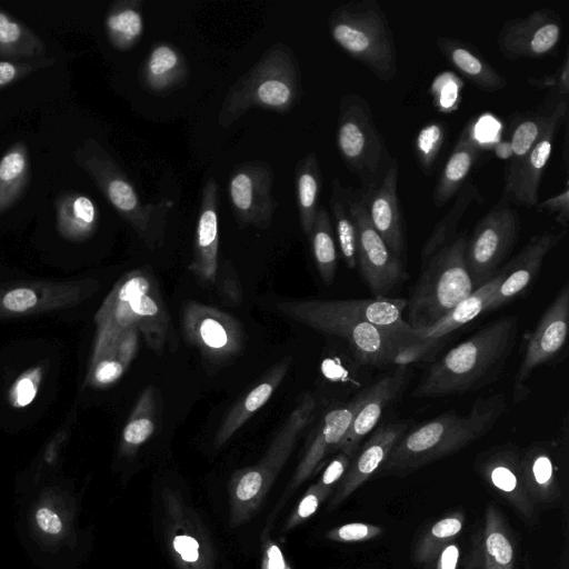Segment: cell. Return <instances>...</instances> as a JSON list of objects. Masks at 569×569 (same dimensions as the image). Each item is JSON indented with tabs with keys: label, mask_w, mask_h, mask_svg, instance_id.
<instances>
[{
	"label": "cell",
	"mask_w": 569,
	"mask_h": 569,
	"mask_svg": "<svg viewBox=\"0 0 569 569\" xmlns=\"http://www.w3.org/2000/svg\"><path fill=\"white\" fill-rule=\"evenodd\" d=\"M94 323L90 363L112 349L130 330H137L157 356L173 352L179 345L158 281L147 267L128 271L116 282L96 312Z\"/></svg>",
	"instance_id": "cell-1"
},
{
	"label": "cell",
	"mask_w": 569,
	"mask_h": 569,
	"mask_svg": "<svg viewBox=\"0 0 569 569\" xmlns=\"http://www.w3.org/2000/svg\"><path fill=\"white\" fill-rule=\"evenodd\" d=\"M519 333L517 316L500 317L447 351L413 388L416 399L473 392L499 380Z\"/></svg>",
	"instance_id": "cell-2"
},
{
	"label": "cell",
	"mask_w": 569,
	"mask_h": 569,
	"mask_svg": "<svg viewBox=\"0 0 569 569\" xmlns=\"http://www.w3.org/2000/svg\"><path fill=\"white\" fill-rule=\"evenodd\" d=\"M508 409L502 393L478 397L465 416L446 411L409 429L380 467L387 475H406L456 453L486 436Z\"/></svg>",
	"instance_id": "cell-3"
},
{
	"label": "cell",
	"mask_w": 569,
	"mask_h": 569,
	"mask_svg": "<svg viewBox=\"0 0 569 569\" xmlns=\"http://www.w3.org/2000/svg\"><path fill=\"white\" fill-rule=\"evenodd\" d=\"M301 97V77L293 50L271 46L229 89L218 112V124L229 128L251 109L286 113Z\"/></svg>",
	"instance_id": "cell-4"
},
{
	"label": "cell",
	"mask_w": 569,
	"mask_h": 569,
	"mask_svg": "<svg viewBox=\"0 0 569 569\" xmlns=\"http://www.w3.org/2000/svg\"><path fill=\"white\" fill-rule=\"evenodd\" d=\"M74 160L93 180L117 213L150 249L164 237L167 216L173 207L169 199L143 203L114 158L93 138L86 139L73 152Z\"/></svg>",
	"instance_id": "cell-5"
},
{
	"label": "cell",
	"mask_w": 569,
	"mask_h": 569,
	"mask_svg": "<svg viewBox=\"0 0 569 569\" xmlns=\"http://www.w3.org/2000/svg\"><path fill=\"white\" fill-rule=\"evenodd\" d=\"M467 238L466 231L458 233L421 264L406 307L415 333L433 326L473 291L465 260Z\"/></svg>",
	"instance_id": "cell-6"
},
{
	"label": "cell",
	"mask_w": 569,
	"mask_h": 569,
	"mask_svg": "<svg viewBox=\"0 0 569 569\" xmlns=\"http://www.w3.org/2000/svg\"><path fill=\"white\" fill-rule=\"evenodd\" d=\"M328 29L337 46L379 80L395 79L398 71L395 38L376 0H353L335 8L328 18Z\"/></svg>",
	"instance_id": "cell-7"
},
{
	"label": "cell",
	"mask_w": 569,
	"mask_h": 569,
	"mask_svg": "<svg viewBox=\"0 0 569 569\" xmlns=\"http://www.w3.org/2000/svg\"><path fill=\"white\" fill-rule=\"evenodd\" d=\"M336 143L345 166L359 179V189L367 196L382 181L392 158L368 100L359 93H346L339 101Z\"/></svg>",
	"instance_id": "cell-8"
},
{
	"label": "cell",
	"mask_w": 569,
	"mask_h": 569,
	"mask_svg": "<svg viewBox=\"0 0 569 569\" xmlns=\"http://www.w3.org/2000/svg\"><path fill=\"white\" fill-rule=\"evenodd\" d=\"M274 309L305 327L343 339L360 363L377 368L390 366L397 342L402 337L415 333H400L368 322L328 316L306 307L301 299L278 300Z\"/></svg>",
	"instance_id": "cell-9"
},
{
	"label": "cell",
	"mask_w": 569,
	"mask_h": 569,
	"mask_svg": "<svg viewBox=\"0 0 569 569\" xmlns=\"http://www.w3.org/2000/svg\"><path fill=\"white\" fill-rule=\"evenodd\" d=\"M520 230L517 209L501 199L476 223L467 238L465 251L473 290L501 269L519 239Z\"/></svg>",
	"instance_id": "cell-10"
},
{
	"label": "cell",
	"mask_w": 569,
	"mask_h": 569,
	"mask_svg": "<svg viewBox=\"0 0 569 569\" xmlns=\"http://www.w3.org/2000/svg\"><path fill=\"white\" fill-rule=\"evenodd\" d=\"M181 329L187 342L212 366H226L243 350L240 322L213 306L188 300L181 308Z\"/></svg>",
	"instance_id": "cell-11"
},
{
	"label": "cell",
	"mask_w": 569,
	"mask_h": 569,
	"mask_svg": "<svg viewBox=\"0 0 569 569\" xmlns=\"http://www.w3.org/2000/svg\"><path fill=\"white\" fill-rule=\"evenodd\" d=\"M568 329L569 287L565 283L528 337L512 383L511 396L515 403H520L530 395L528 382L536 369L551 365L565 351Z\"/></svg>",
	"instance_id": "cell-12"
},
{
	"label": "cell",
	"mask_w": 569,
	"mask_h": 569,
	"mask_svg": "<svg viewBox=\"0 0 569 569\" xmlns=\"http://www.w3.org/2000/svg\"><path fill=\"white\" fill-rule=\"evenodd\" d=\"M350 208L357 228V267L373 298H385L406 280L405 263L372 226L360 189L350 188Z\"/></svg>",
	"instance_id": "cell-13"
},
{
	"label": "cell",
	"mask_w": 569,
	"mask_h": 569,
	"mask_svg": "<svg viewBox=\"0 0 569 569\" xmlns=\"http://www.w3.org/2000/svg\"><path fill=\"white\" fill-rule=\"evenodd\" d=\"M100 288L91 278L62 281H19L0 286V319L73 308Z\"/></svg>",
	"instance_id": "cell-14"
},
{
	"label": "cell",
	"mask_w": 569,
	"mask_h": 569,
	"mask_svg": "<svg viewBox=\"0 0 569 569\" xmlns=\"http://www.w3.org/2000/svg\"><path fill=\"white\" fill-rule=\"evenodd\" d=\"M563 34L561 16L552 8H539L520 18L506 20L497 34V47L509 61L556 56Z\"/></svg>",
	"instance_id": "cell-15"
},
{
	"label": "cell",
	"mask_w": 569,
	"mask_h": 569,
	"mask_svg": "<svg viewBox=\"0 0 569 569\" xmlns=\"http://www.w3.org/2000/svg\"><path fill=\"white\" fill-rule=\"evenodd\" d=\"M274 174L262 160L237 166L229 178L228 192L234 219L240 228L268 229L278 207L272 196Z\"/></svg>",
	"instance_id": "cell-16"
},
{
	"label": "cell",
	"mask_w": 569,
	"mask_h": 569,
	"mask_svg": "<svg viewBox=\"0 0 569 569\" xmlns=\"http://www.w3.org/2000/svg\"><path fill=\"white\" fill-rule=\"evenodd\" d=\"M568 101L562 99L555 106V116L547 130L520 159L508 161L505 168V183L500 199L509 204L526 208L539 202V186L552 153L557 132L567 118Z\"/></svg>",
	"instance_id": "cell-17"
},
{
	"label": "cell",
	"mask_w": 569,
	"mask_h": 569,
	"mask_svg": "<svg viewBox=\"0 0 569 569\" xmlns=\"http://www.w3.org/2000/svg\"><path fill=\"white\" fill-rule=\"evenodd\" d=\"M565 236V230H546L532 236L516 257L502 266L503 278L485 312L497 310L529 291L539 276L546 257Z\"/></svg>",
	"instance_id": "cell-18"
},
{
	"label": "cell",
	"mask_w": 569,
	"mask_h": 569,
	"mask_svg": "<svg viewBox=\"0 0 569 569\" xmlns=\"http://www.w3.org/2000/svg\"><path fill=\"white\" fill-rule=\"evenodd\" d=\"M410 376L408 367L398 366L368 386L366 399L337 449L353 458L365 438L376 428L386 408L405 391Z\"/></svg>",
	"instance_id": "cell-19"
},
{
	"label": "cell",
	"mask_w": 569,
	"mask_h": 569,
	"mask_svg": "<svg viewBox=\"0 0 569 569\" xmlns=\"http://www.w3.org/2000/svg\"><path fill=\"white\" fill-rule=\"evenodd\" d=\"M399 163H391L377 188L363 196L372 226L391 253L406 261L407 240L401 203L398 196Z\"/></svg>",
	"instance_id": "cell-20"
},
{
	"label": "cell",
	"mask_w": 569,
	"mask_h": 569,
	"mask_svg": "<svg viewBox=\"0 0 569 569\" xmlns=\"http://www.w3.org/2000/svg\"><path fill=\"white\" fill-rule=\"evenodd\" d=\"M521 452L511 442L490 448L480 455V475L526 518L535 516V505L526 488L520 463Z\"/></svg>",
	"instance_id": "cell-21"
},
{
	"label": "cell",
	"mask_w": 569,
	"mask_h": 569,
	"mask_svg": "<svg viewBox=\"0 0 569 569\" xmlns=\"http://www.w3.org/2000/svg\"><path fill=\"white\" fill-rule=\"evenodd\" d=\"M219 187L209 177L201 190V200L196 227L193 259L189 269L206 284H216L219 267Z\"/></svg>",
	"instance_id": "cell-22"
},
{
	"label": "cell",
	"mask_w": 569,
	"mask_h": 569,
	"mask_svg": "<svg viewBox=\"0 0 569 569\" xmlns=\"http://www.w3.org/2000/svg\"><path fill=\"white\" fill-rule=\"evenodd\" d=\"M515 550L507 523L493 505H488L483 523L472 536L465 569H513Z\"/></svg>",
	"instance_id": "cell-23"
},
{
	"label": "cell",
	"mask_w": 569,
	"mask_h": 569,
	"mask_svg": "<svg viewBox=\"0 0 569 569\" xmlns=\"http://www.w3.org/2000/svg\"><path fill=\"white\" fill-rule=\"evenodd\" d=\"M411 420L401 419L385 423L368 437L358 449L343 479L339 500L347 498L363 485L387 459L398 440L410 429Z\"/></svg>",
	"instance_id": "cell-24"
},
{
	"label": "cell",
	"mask_w": 569,
	"mask_h": 569,
	"mask_svg": "<svg viewBox=\"0 0 569 569\" xmlns=\"http://www.w3.org/2000/svg\"><path fill=\"white\" fill-rule=\"evenodd\" d=\"M292 363V357L286 356L277 361L227 412L214 438L216 446L227 442L259 409L282 383Z\"/></svg>",
	"instance_id": "cell-25"
},
{
	"label": "cell",
	"mask_w": 569,
	"mask_h": 569,
	"mask_svg": "<svg viewBox=\"0 0 569 569\" xmlns=\"http://www.w3.org/2000/svg\"><path fill=\"white\" fill-rule=\"evenodd\" d=\"M436 44L456 71L478 89L497 92L508 86L507 79L472 43L450 37H438Z\"/></svg>",
	"instance_id": "cell-26"
},
{
	"label": "cell",
	"mask_w": 569,
	"mask_h": 569,
	"mask_svg": "<svg viewBox=\"0 0 569 569\" xmlns=\"http://www.w3.org/2000/svg\"><path fill=\"white\" fill-rule=\"evenodd\" d=\"M482 153L483 148L473 133V126L468 124L459 136L435 186L433 207H442L457 194Z\"/></svg>",
	"instance_id": "cell-27"
},
{
	"label": "cell",
	"mask_w": 569,
	"mask_h": 569,
	"mask_svg": "<svg viewBox=\"0 0 569 569\" xmlns=\"http://www.w3.org/2000/svg\"><path fill=\"white\" fill-rule=\"evenodd\" d=\"M189 68L183 53L164 41L153 43L140 71L144 90L153 94H167L182 87Z\"/></svg>",
	"instance_id": "cell-28"
},
{
	"label": "cell",
	"mask_w": 569,
	"mask_h": 569,
	"mask_svg": "<svg viewBox=\"0 0 569 569\" xmlns=\"http://www.w3.org/2000/svg\"><path fill=\"white\" fill-rule=\"evenodd\" d=\"M367 395V387L351 400L330 408L320 419L312 433L310 446L302 462V472L310 470L339 442L349 429L355 416L361 408Z\"/></svg>",
	"instance_id": "cell-29"
},
{
	"label": "cell",
	"mask_w": 569,
	"mask_h": 569,
	"mask_svg": "<svg viewBox=\"0 0 569 569\" xmlns=\"http://www.w3.org/2000/svg\"><path fill=\"white\" fill-rule=\"evenodd\" d=\"M555 447L553 441H533L520 457L526 488L539 501L549 502L559 493Z\"/></svg>",
	"instance_id": "cell-30"
},
{
	"label": "cell",
	"mask_w": 569,
	"mask_h": 569,
	"mask_svg": "<svg viewBox=\"0 0 569 569\" xmlns=\"http://www.w3.org/2000/svg\"><path fill=\"white\" fill-rule=\"evenodd\" d=\"M57 230L68 241L82 242L97 230L99 212L94 202L77 191H62L54 201Z\"/></svg>",
	"instance_id": "cell-31"
},
{
	"label": "cell",
	"mask_w": 569,
	"mask_h": 569,
	"mask_svg": "<svg viewBox=\"0 0 569 569\" xmlns=\"http://www.w3.org/2000/svg\"><path fill=\"white\" fill-rule=\"evenodd\" d=\"M502 278L503 270L501 267L497 274L479 288L475 289L433 326L426 330L416 332V335L420 337L441 338L449 336L458 328L467 325L486 311V308L493 298Z\"/></svg>",
	"instance_id": "cell-32"
},
{
	"label": "cell",
	"mask_w": 569,
	"mask_h": 569,
	"mask_svg": "<svg viewBox=\"0 0 569 569\" xmlns=\"http://www.w3.org/2000/svg\"><path fill=\"white\" fill-rule=\"evenodd\" d=\"M453 198V203L435 226L421 249V264L457 236V228L468 209L485 200L481 190L472 180L466 181Z\"/></svg>",
	"instance_id": "cell-33"
},
{
	"label": "cell",
	"mask_w": 569,
	"mask_h": 569,
	"mask_svg": "<svg viewBox=\"0 0 569 569\" xmlns=\"http://www.w3.org/2000/svg\"><path fill=\"white\" fill-rule=\"evenodd\" d=\"M30 179L28 146L16 141L0 158V216L22 197Z\"/></svg>",
	"instance_id": "cell-34"
},
{
	"label": "cell",
	"mask_w": 569,
	"mask_h": 569,
	"mask_svg": "<svg viewBox=\"0 0 569 569\" xmlns=\"http://www.w3.org/2000/svg\"><path fill=\"white\" fill-rule=\"evenodd\" d=\"M142 3L141 0H119L108 8L104 27L116 49L129 50L141 38L144 28Z\"/></svg>",
	"instance_id": "cell-35"
},
{
	"label": "cell",
	"mask_w": 569,
	"mask_h": 569,
	"mask_svg": "<svg viewBox=\"0 0 569 569\" xmlns=\"http://www.w3.org/2000/svg\"><path fill=\"white\" fill-rule=\"evenodd\" d=\"M46 44L27 24L0 7L1 60H27L43 57Z\"/></svg>",
	"instance_id": "cell-36"
},
{
	"label": "cell",
	"mask_w": 569,
	"mask_h": 569,
	"mask_svg": "<svg viewBox=\"0 0 569 569\" xmlns=\"http://www.w3.org/2000/svg\"><path fill=\"white\" fill-rule=\"evenodd\" d=\"M335 221L338 247L348 269L357 268V228L350 208V188L345 187L338 178L331 183L329 200Z\"/></svg>",
	"instance_id": "cell-37"
},
{
	"label": "cell",
	"mask_w": 569,
	"mask_h": 569,
	"mask_svg": "<svg viewBox=\"0 0 569 569\" xmlns=\"http://www.w3.org/2000/svg\"><path fill=\"white\" fill-rule=\"evenodd\" d=\"M321 190V172L317 154L308 152L296 168V191L299 222L308 237L318 211V199Z\"/></svg>",
	"instance_id": "cell-38"
},
{
	"label": "cell",
	"mask_w": 569,
	"mask_h": 569,
	"mask_svg": "<svg viewBox=\"0 0 569 569\" xmlns=\"http://www.w3.org/2000/svg\"><path fill=\"white\" fill-rule=\"evenodd\" d=\"M308 238L320 279L326 286H330L336 277L338 252L331 219L325 207L318 208Z\"/></svg>",
	"instance_id": "cell-39"
},
{
	"label": "cell",
	"mask_w": 569,
	"mask_h": 569,
	"mask_svg": "<svg viewBox=\"0 0 569 569\" xmlns=\"http://www.w3.org/2000/svg\"><path fill=\"white\" fill-rule=\"evenodd\" d=\"M156 388L146 387L140 393L122 430V440L128 447L146 442L156 429Z\"/></svg>",
	"instance_id": "cell-40"
},
{
	"label": "cell",
	"mask_w": 569,
	"mask_h": 569,
	"mask_svg": "<svg viewBox=\"0 0 569 569\" xmlns=\"http://www.w3.org/2000/svg\"><path fill=\"white\" fill-rule=\"evenodd\" d=\"M462 512H453L435 522L418 540L415 559L418 563L429 565L463 527Z\"/></svg>",
	"instance_id": "cell-41"
},
{
	"label": "cell",
	"mask_w": 569,
	"mask_h": 569,
	"mask_svg": "<svg viewBox=\"0 0 569 569\" xmlns=\"http://www.w3.org/2000/svg\"><path fill=\"white\" fill-rule=\"evenodd\" d=\"M553 116L555 107L550 111H533L521 116L510 133L512 156L508 161L523 157L547 130Z\"/></svg>",
	"instance_id": "cell-42"
},
{
	"label": "cell",
	"mask_w": 569,
	"mask_h": 569,
	"mask_svg": "<svg viewBox=\"0 0 569 569\" xmlns=\"http://www.w3.org/2000/svg\"><path fill=\"white\" fill-rule=\"evenodd\" d=\"M446 138L447 126L441 121H430L417 132L413 141L415 156L426 176L433 172Z\"/></svg>",
	"instance_id": "cell-43"
},
{
	"label": "cell",
	"mask_w": 569,
	"mask_h": 569,
	"mask_svg": "<svg viewBox=\"0 0 569 569\" xmlns=\"http://www.w3.org/2000/svg\"><path fill=\"white\" fill-rule=\"evenodd\" d=\"M447 342V336L441 338L420 337L410 333L402 337L396 345L390 366L408 367L415 362L430 360Z\"/></svg>",
	"instance_id": "cell-44"
},
{
	"label": "cell",
	"mask_w": 569,
	"mask_h": 569,
	"mask_svg": "<svg viewBox=\"0 0 569 569\" xmlns=\"http://www.w3.org/2000/svg\"><path fill=\"white\" fill-rule=\"evenodd\" d=\"M128 367L117 350L111 349L90 363L87 381L94 388L108 387L118 381Z\"/></svg>",
	"instance_id": "cell-45"
},
{
	"label": "cell",
	"mask_w": 569,
	"mask_h": 569,
	"mask_svg": "<svg viewBox=\"0 0 569 569\" xmlns=\"http://www.w3.org/2000/svg\"><path fill=\"white\" fill-rule=\"evenodd\" d=\"M461 80L451 72H442L433 79L431 93L436 108L441 112L456 110L461 101Z\"/></svg>",
	"instance_id": "cell-46"
},
{
	"label": "cell",
	"mask_w": 569,
	"mask_h": 569,
	"mask_svg": "<svg viewBox=\"0 0 569 569\" xmlns=\"http://www.w3.org/2000/svg\"><path fill=\"white\" fill-rule=\"evenodd\" d=\"M54 63L56 59L44 56L19 61L0 59V90L21 81L34 71L49 68Z\"/></svg>",
	"instance_id": "cell-47"
},
{
	"label": "cell",
	"mask_w": 569,
	"mask_h": 569,
	"mask_svg": "<svg viewBox=\"0 0 569 569\" xmlns=\"http://www.w3.org/2000/svg\"><path fill=\"white\" fill-rule=\"evenodd\" d=\"M42 377V369L34 367L24 371L12 385L9 399L14 407L30 405L37 396L39 383Z\"/></svg>",
	"instance_id": "cell-48"
},
{
	"label": "cell",
	"mask_w": 569,
	"mask_h": 569,
	"mask_svg": "<svg viewBox=\"0 0 569 569\" xmlns=\"http://www.w3.org/2000/svg\"><path fill=\"white\" fill-rule=\"evenodd\" d=\"M527 82L539 89H549L556 91L563 99H567L569 94V57L568 53L558 69L550 74L542 77H528Z\"/></svg>",
	"instance_id": "cell-49"
},
{
	"label": "cell",
	"mask_w": 569,
	"mask_h": 569,
	"mask_svg": "<svg viewBox=\"0 0 569 569\" xmlns=\"http://www.w3.org/2000/svg\"><path fill=\"white\" fill-rule=\"evenodd\" d=\"M223 298L234 305L242 300V291L238 274L230 261L219 262L216 284Z\"/></svg>",
	"instance_id": "cell-50"
},
{
	"label": "cell",
	"mask_w": 569,
	"mask_h": 569,
	"mask_svg": "<svg viewBox=\"0 0 569 569\" xmlns=\"http://www.w3.org/2000/svg\"><path fill=\"white\" fill-rule=\"evenodd\" d=\"M535 208L537 212H547L548 214L553 216L555 220L560 226L567 228L569 221L568 182L566 181L563 189L559 193L538 202Z\"/></svg>",
	"instance_id": "cell-51"
},
{
	"label": "cell",
	"mask_w": 569,
	"mask_h": 569,
	"mask_svg": "<svg viewBox=\"0 0 569 569\" xmlns=\"http://www.w3.org/2000/svg\"><path fill=\"white\" fill-rule=\"evenodd\" d=\"M382 528L366 523L351 522L339 527L336 532L331 533L332 538L345 542L367 541L382 533Z\"/></svg>",
	"instance_id": "cell-52"
},
{
	"label": "cell",
	"mask_w": 569,
	"mask_h": 569,
	"mask_svg": "<svg viewBox=\"0 0 569 569\" xmlns=\"http://www.w3.org/2000/svg\"><path fill=\"white\" fill-rule=\"evenodd\" d=\"M351 457L348 455L340 452L326 468L321 483L325 487H329L338 481L347 471L348 467L351 463Z\"/></svg>",
	"instance_id": "cell-53"
},
{
	"label": "cell",
	"mask_w": 569,
	"mask_h": 569,
	"mask_svg": "<svg viewBox=\"0 0 569 569\" xmlns=\"http://www.w3.org/2000/svg\"><path fill=\"white\" fill-rule=\"evenodd\" d=\"M262 485V477L257 471H248L240 479L237 486V496L241 500H249L254 497Z\"/></svg>",
	"instance_id": "cell-54"
},
{
	"label": "cell",
	"mask_w": 569,
	"mask_h": 569,
	"mask_svg": "<svg viewBox=\"0 0 569 569\" xmlns=\"http://www.w3.org/2000/svg\"><path fill=\"white\" fill-rule=\"evenodd\" d=\"M36 520L41 530L50 535H57L62 529V522L58 515L48 508H40L36 512Z\"/></svg>",
	"instance_id": "cell-55"
},
{
	"label": "cell",
	"mask_w": 569,
	"mask_h": 569,
	"mask_svg": "<svg viewBox=\"0 0 569 569\" xmlns=\"http://www.w3.org/2000/svg\"><path fill=\"white\" fill-rule=\"evenodd\" d=\"M174 549L186 561H196L198 559V542L189 536H178L173 540Z\"/></svg>",
	"instance_id": "cell-56"
},
{
	"label": "cell",
	"mask_w": 569,
	"mask_h": 569,
	"mask_svg": "<svg viewBox=\"0 0 569 569\" xmlns=\"http://www.w3.org/2000/svg\"><path fill=\"white\" fill-rule=\"evenodd\" d=\"M459 549L456 545H447L439 553L437 569H456Z\"/></svg>",
	"instance_id": "cell-57"
},
{
	"label": "cell",
	"mask_w": 569,
	"mask_h": 569,
	"mask_svg": "<svg viewBox=\"0 0 569 569\" xmlns=\"http://www.w3.org/2000/svg\"><path fill=\"white\" fill-rule=\"evenodd\" d=\"M318 502L317 495H308L299 506V516L306 518L312 515L318 507Z\"/></svg>",
	"instance_id": "cell-58"
},
{
	"label": "cell",
	"mask_w": 569,
	"mask_h": 569,
	"mask_svg": "<svg viewBox=\"0 0 569 569\" xmlns=\"http://www.w3.org/2000/svg\"><path fill=\"white\" fill-rule=\"evenodd\" d=\"M269 569H283L284 561L278 547L272 546L269 551Z\"/></svg>",
	"instance_id": "cell-59"
},
{
	"label": "cell",
	"mask_w": 569,
	"mask_h": 569,
	"mask_svg": "<svg viewBox=\"0 0 569 569\" xmlns=\"http://www.w3.org/2000/svg\"><path fill=\"white\" fill-rule=\"evenodd\" d=\"M510 146L509 140L508 141H501L498 142L495 146V153L497 157L509 160L511 156L507 152V147Z\"/></svg>",
	"instance_id": "cell-60"
}]
</instances>
